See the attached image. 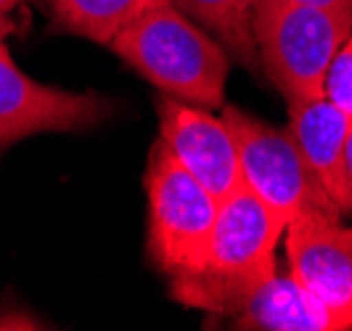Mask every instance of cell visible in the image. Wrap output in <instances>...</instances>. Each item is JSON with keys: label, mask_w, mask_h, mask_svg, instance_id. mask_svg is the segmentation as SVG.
<instances>
[{"label": "cell", "mask_w": 352, "mask_h": 331, "mask_svg": "<svg viewBox=\"0 0 352 331\" xmlns=\"http://www.w3.org/2000/svg\"><path fill=\"white\" fill-rule=\"evenodd\" d=\"M188 19L204 27L236 61L257 70V48L252 37V3L254 0H173Z\"/></svg>", "instance_id": "7c38bea8"}, {"label": "cell", "mask_w": 352, "mask_h": 331, "mask_svg": "<svg viewBox=\"0 0 352 331\" xmlns=\"http://www.w3.org/2000/svg\"><path fill=\"white\" fill-rule=\"evenodd\" d=\"M323 98L331 101L336 109H342L352 120V32L344 37V43L339 45L326 70Z\"/></svg>", "instance_id": "4fadbf2b"}, {"label": "cell", "mask_w": 352, "mask_h": 331, "mask_svg": "<svg viewBox=\"0 0 352 331\" xmlns=\"http://www.w3.org/2000/svg\"><path fill=\"white\" fill-rule=\"evenodd\" d=\"M294 6H310V8H323V11H352V0H283Z\"/></svg>", "instance_id": "5bb4252c"}, {"label": "cell", "mask_w": 352, "mask_h": 331, "mask_svg": "<svg viewBox=\"0 0 352 331\" xmlns=\"http://www.w3.org/2000/svg\"><path fill=\"white\" fill-rule=\"evenodd\" d=\"M223 120L236 143L241 180L286 226L307 215L342 217L289 130L263 122L233 104H223Z\"/></svg>", "instance_id": "5b68a950"}, {"label": "cell", "mask_w": 352, "mask_h": 331, "mask_svg": "<svg viewBox=\"0 0 352 331\" xmlns=\"http://www.w3.org/2000/svg\"><path fill=\"white\" fill-rule=\"evenodd\" d=\"M249 24L267 80L286 101H302L323 96L326 70L352 32V11L254 0Z\"/></svg>", "instance_id": "3957f363"}, {"label": "cell", "mask_w": 352, "mask_h": 331, "mask_svg": "<svg viewBox=\"0 0 352 331\" xmlns=\"http://www.w3.org/2000/svg\"><path fill=\"white\" fill-rule=\"evenodd\" d=\"M14 32H16V24L6 17V14H0V40L8 35H14Z\"/></svg>", "instance_id": "2e32d148"}, {"label": "cell", "mask_w": 352, "mask_h": 331, "mask_svg": "<svg viewBox=\"0 0 352 331\" xmlns=\"http://www.w3.org/2000/svg\"><path fill=\"white\" fill-rule=\"evenodd\" d=\"M148 196V260L177 279L199 270L217 217V199L157 140L146 167Z\"/></svg>", "instance_id": "277c9868"}, {"label": "cell", "mask_w": 352, "mask_h": 331, "mask_svg": "<svg viewBox=\"0 0 352 331\" xmlns=\"http://www.w3.org/2000/svg\"><path fill=\"white\" fill-rule=\"evenodd\" d=\"M109 48L162 96L210 111L226 104L228 51L175 8V3L146 11L127 24Z\"/></svg>", "instance_id": "7a4b0ae2"}, {"label": "cell", "mask_w": 352, "mask_h": 331, "mask_svg": "<svg viewBox=\"0 0 352 331\" xmlns=\"http://www.w3.org/2000/svg\"><path fill=\"white\" fill-rule=\"evenodd\" d=\"M173 0H45L51 21L69 35L109 45L146 11Z\"/></svg>", "instance_id": "8fae6325"}, {"label": "cell", "mask_w": 352, "mask_h": 331, "mask_svg": "<svg viewBox=\"0 0 352 331\" xmlns=\"http://www.w3.org/2000/svg\"><path fill=\"white\" fill-rule=\"evenodd\" d=\"M344 170H347V183H350V196H352V122L347 130V143H344Z\"/></svg>", "instance_id": "9a60e30c"}, {"label": "cell", "mask_w": 352, "mask_h": 331, "mask_svg": "<svg viewBox=\"0 0 352 331\" xmlns=\"http://www.w3.org/2000/svg\"><path fill=\"white\" fill-rule=\"evenodd\" d=\"M286 223L267 209L241 180L217 204L210 244L199 270L173 281L170 295L180 305L228 318L276 268V244Z\"/></svg>", "instance_id": "6da1fadb"}, {"label": "cell", "mask_w": 352, "mask_h": 331, "mask_svg": "<svg viewBox=\"0 0 352 331\" xmlns=\"http://www.w3.org/2000/svg\"><path fill=\"white\" fill-rule=\"evenodd\" d=\"M21 3H27V0H0V14H11V11H16Z\"/></svg>", "instance_id": "e0dca14e"}, {"label": "cell", "mask_w": 352, "mask_h": 331, "mask_svg": "<svg viewBox=\"0 0 352 331\" xmlns=\"http://www.w3.org/2000/svg\"><path fill=\"white\" fill-rule=\"evenodd\" d=\"M289 273L318 299L331 329H352V228L342 217L307 215L286 226Z\"/></svg>", "instance_id": "52a82bcc"}, {"label": "cell", "mask_w": 352, "mask_h": 331, "mask_svg": "<svg viewBox=\"0 0 352 331\" xmlns=\"http://www.w3.org/2000/svg\"><path fill=\"white\" fill-rule=\"evenodd\" d=\"M157 114L159 140L167 151L223 202L241 183L239 154L226 120L210 114V109L183 104L162 93L157 96Z\"/></svg>", "instance_id": "ba28073f"}, {"label": "cell", "mask_w": 352, "mask_h": 331, "mask_svg": "<svg viewBox=\"0 0 352 331\" xmlns=\"http://www.w3.org/2000/svg\"><path fill=\"white\" fill-rule=\"evenodd\" d=\"M230 329L334 331L318 299L289 270L273 273L228 315Z\"/></svg>", "instance_id": "30bf717a"}, {"label": "cell", "mask_w": 352, "mask_h": 331, "mask_svg": "<svg viewBox=\"0 0 352 331\" xmlns=\"http://www.w3.org/2000/svg\"><path fill=\"white\" fill-rule=\"evenodd\" d=\"M117 104L101 93L43 85L11 61L0 40V154L40 133H82L111 120Z\"/></svg>", "instance_id": "8992f818"}, {"label": "cell", "mask_w": 352, "mask_h": 331, "mask_svg": "<svg viewBox=\"0 0 352 331\" xmlns=\"http://www.w3.org/2000/svg\"><path fill=\"white\" fill-rule=\"evenodd\" d=\"M289 106V133L297 143L307 167L342 215H352V196L344 170V143L350 130V117L331 101L302 98L286 101Z\"/></svg>", "instance_id": "9c48e42d"}]
</instances>
